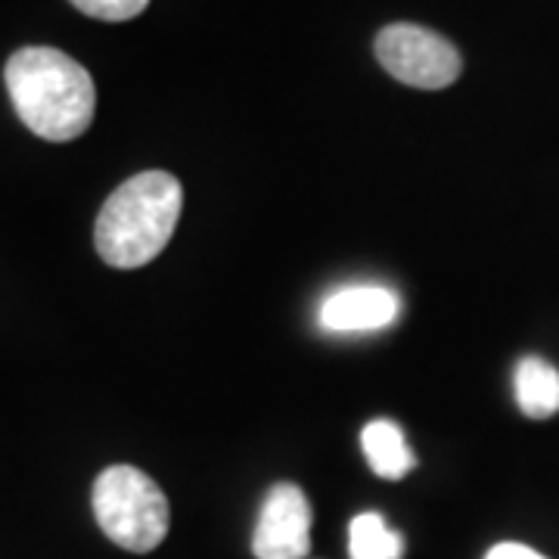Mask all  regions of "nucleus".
I'll use <instances>...</instances> for the list:
<instances>
[{
  "mask_svg": "<svg viewBox=\"0 0 559 559\" xmlns=\"http://www.w3.org/2000/svg\"><path fill=\"white\" fill-rule=\"evenodd\" d=\"M3 81L22 124L50 143L81 138L94 121V79L81 62L57 47L16 50L3 69Z\"/></svg>",
  "mask_w": 559,
  "mask_h": 559,
  "instance_id": "obj_1",
  "label": "nucleus"
},
{
  "mask_svg": "<svg viewBox=\"0 0 559 559\" xmlns=\"http://www.w3.org/2000/svg\"><path fill=\"white\" fill-rule=\"evenodd\" d=\"M183 187L168 171H140L103 202L94 246L109 267L134 271L159 255L175 237Z\"/></svg>",
  "mask_w": 559,
  "mask_h": 559,
  "instance_id": "obj_2",
  "label": "nucleus"
},
{
  "mask_svg": "<svg viewBox=\"0 0 559 559\" xmlns=\"http://www.w3.org/2000/svg\"><path fill=\"white\" fill-rule=\"evenodd\" d=\"M94 516L103 535L131 554L156 550L171 525L168 498L138 466H109L94 481Z\"/></svg>",
  "mask_w": 559,
  "mask_h": 559,
  "instance_id": "obj_3",
  "label": "nucleus"
},
{
  "mask_svg": "<svg viewBox=\"0 0 559 559\" xmlns=\"http://www.w3.org/2000/svg\"><path fill=\"white\" fill-rule=\"evenodd\" d=\"M377 60L392 79L419 91L451 87L463 69L457 47L451 40L411 22H395L382 28L377 35Z\"/></svg>",
  "mask_w": 559,
  "mask_h": 559,
  "instance_id": "obj_4",
  "label": "nucleus"
},
{
  "mask_svg": "<svg viewBox=\"0 0 559 559\" xmlns=\"http://www.w3.org/2000/svg\"><path fill=\"white\" fill-rule=\"evenodd\" d=\"M311 550V503L299 485L280 481L261 503L252 554L259 559H305Z\"/></svg>",
  "mask_w": 559,
  "mask_h": 559,
  "instance_id": "obj_5",
  "label": "nucleus"
},
{
  "mask_svg": "<svg viewBox=\"0 0 559 559\" xmlns=\"http://www.w3.org/2000/svg\"><path fill=\"white\" fill-rule=\"evenodd\" d=\"M401 318V301L389 286L355 283L330 293L320 305V326L330 333H370L385 330Z\"/></svg>",
  "mask_w": 559,
  "mask_h": 559,
  "instance_id": "obj_6",
  "label": "nucleus"
},
{
  "mask_svg": "<svg viewBox=\"0 0 559 559\" xmlns=\"http://www.w3.org/2000/svg\"><path fill=\"white\" fill-rule=\"evenodd\" d=\"M360 448H364V457L370 463V469L382 479H404L417 466V454L411 451V444L404 439V429L392 419L367 423L360 432Z\"/></svg>",
  "mask_w": 559,
  "mask_h": 559,
  "instance_id": "obj_7",
  "label": "nucleus"
},
{
  "mask_svg": "<svg viewBox=\"0 0 559 559\" xmlns=\"http://www.w3.org/2000/svg\"><path fill=\"white\" fill-rule=\"evenodd\" d=\"M513 389L516 404L528 419H550L559 414V370L550 360L535 355L522 358L516 364Z\"/></svg>",
  "mask_w": 559,
  "mask_h": 559,
  "instance_id": "obj_8",
  "label": "nucleus"
},
{
  "mask_svg": "<svg viewBox=\"0 0 559 559\" xmlns=\"http://www.w3.org/2000/svg\"><path fill=\"white\" fill-rule=\"evenodd\" d=\"M348 554L352 559H401L404 538L382 513H360L348 525Z\"/></svg>",
  "mask_w": 559,
  "mask_h": 559,
  "instance_id": "obj_9",
  "label": "nucleus"
},
{
  "mask_svg": "<svg viewBox=\"0 0 559 559\" xmlns=\"http://www.w3.org/2000/svg\"><path fill=\"white\" fill-rule=\"evenodd\" d=\"M84 16L100 22H128L146 10L150 0H69Z\"/></svg>",
  "mask_w": 559,
  "mask_h": 559,
  "instance_id": "obj_10",
  "label": "nucleus"
},
{
  "mask_svg": "<svg viewBox=\"0 0 559 559\" xmlns=\"http://www.w3.org/2000/svg\"><path fill=\"white\" fill-rule=\"evenodd\" d=\"M485 559H547V557H540L538 550H532V547H525V544H513V540H507V544L491 547Z\"/></svg>",
  "mask_w": 559,
  "mask_h": 559,
  "instance_id": "obj_11",
  "label": "nucleus"
}]
</instances>
